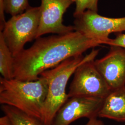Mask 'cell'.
<instances>
[{
  "label": "cell",
  "mask_w": 125,
  "mask_h": 125,
  "mask_svg": "<svg viewBox=\"0 0 125 125\" xmlns=\"http://www.w3.org/2000/svg\"><path fill=\"white\" fill-rule=\"evenodd\" d=\"M100 50L93 48L85 56L67 59L56 67L42 73L47 84V94L42 114L44 125H52L54 118L60 108L69 98L66 92L68 82L76 69L83 63L95 60Z\"/></svg>",
  "instance_id": "2"
},
{
  "label": "cell",
  "mask_w": 125,
  "mask_h": 125,
  "mask_svg": "<svg viewBox=\"0 0 125 125\" xmlns=\"http://www.w3.org/2000/svg\"><path fill=\"white\" fill-rule=\"evenodd\" d=\"M40 7H31L8 20L0 31L14 58L27 42L36 40L40 20Z\"/></svg>",
  "instance_id": "4"
},
{
  "label": "cell",
  "mask_w": 125,
  "mask_h": 125,
  "mask_svg": "<svg viewBox=\"0 0 125 125\" xmlns=\"http://www.w3.org/2000/svg\"><path fill=\"white\" fill-rule=\"evenodd\" d=\"M5 13L12 16L24 13L30 7L28 0H3Z\"/></svg>",
  "instance_id": "13"
},
{
  "label": "cell",
  "mask_w": 125,
  "mask_h": 125,
  "mask_svg": "<svg viewBox=\"0 0 125 125\" xmlns=\"http://www.w3.org/2000/svg\"><path fill=\"white\" fill-rule=\"evenodd\" d=\"M107 45L110 46L115 45L120 46L125 48V33H117L115 38L113 39H110Z\"/></svg>",
  "instance_id": "15"
},
{
  "label": "cell",
  "mask_w": 125,
  "mask_h": 125,
  "mask_svg": "<svg viewBox=\"0 0 125 125\" xmlns=\"http://www.w3.org/2000/svg\"><path fill=\"white\" fill-rule=\"evenodd\" d=\"M94 64L111 90L125 86V48L112 45L105 56Z\"/></svg>",
  "instance_id": "9"
},
{
  "label": "cell",
  "mask_w": 125,
  "mask_h": 125,
  "mask_svg": "<svg viewBox=\"0 0 125 125\" xmlns=\"http://www.w3.org/2000/svg\"><path fill=\"white\" fill-rule=\"evenodd\" d=\"M40 20L36 39L45 34H62L74 31L63 24V15L75 0H41Z\"/></svg>",
  "instance_id": "7"
},
{
  "label": "cell",
  "mask_w": 125,
  "mask_h": 125,
  "mask_svg": "<svg viewBox=\"0 0 125 125\" xmlns=\"http://www.w3.org/2000/svg\"><path fill=\"white\" fill-rule=\"evenodd\" d=\"M104 99L84 96L70 97L60 108L52 125H70L82 118L98 117Z\"/></svg>",
  "instance_id": "8"
},
{
  "label": "cell",
  "mask_w": 125,
  "mask_h": 125,
  "mask_svg": "<svg viewBox=\"0 0 125 125\" xmlns=\"http://www.w3.org/2000/svg\"><path fill=\"white\" fill-rule=\"evenodd\" d=\"M94 61H87L76 69L68 93L69 98L84 96L104 99L111 91Z\"/></svg>",
  "instance_id": "5"
},
{
  "label": "cell",
  "mask_w": 125,
  "mask_h": 125,
  "mask_svg": "<svg viewBox=\"0 0 125 125\" xmlns=\"http://www.w3.org/2000/svg\"><path fill=\"white\" fill-rule=\"evenodd\" d=\"M73 26L75 31L107 45L110 34L125 31V17L109 18L87 10L75 18Z\"/></svg>",
  "instance_id": "6"
},
{
  "label": "cell",
  "mask_w": 125,
  "mask_h": 125,
  "mask_svg": "<svg viewBox=\"0 0 125 125\" xmlns=\"http://www.w3.org/2000/svg\"><path fill=\"white\" fill-rule=\"evenodd\" d=\"M4 115L0 118V125H44L42 121L17 108L1 105Z\"/></svg>",
  "instance_id": "11"
},
{
  "label": "cell",
  "mask_w": 125,
  "mask_h": 125,
  "mask_svg": "<svg viewBox=\"0 0 125 125\" xmlns=\"http://www.w3.org/2000/svg\"><path fill=\"white\" fill-rule=\"evenodd\" d=\"M85 125H105L103 121L98 120L97 118L89 120L88 122Z\"/></svg>",
  "instance_id": "16"
},
{
  "label": "cell",
  "mask_w": 125,
  "mask_h": 125,
  "mask_svg": "<svg viewBox=\"0 0 125 125\" xmlns=\"http://www.w3.org/2000/svg\"><path fill=\"white\" fill-rule=\"evenodd\" d=\"M98 117L125 122V86L111 90L104 99Z\"/></svg>",
  "instance_id": "10"
},
{
  "label": "cell",
  "mask_w": 125,
  "mask_h": 125,
  "mask_svg": "<svg viewBox=\"0 0 125 125\" xmlns=\"http://www.w3.org/2000/svg\"><path fill=\"white\" fill-rule=\"evenodd\" d=\"M98 1L99 0H75L76 8L73 16L76 18L87 10L97 13Z\"/></svg>",
  "instance_id": "14"
},
{
  "label": "cell",
  "mask_w": 125,
  "mask_h": 125,
  "mask_svg": "<svg viewBox=\"0 0 125 125\" xmlns=\"http://www.w3.org/2000/svg\"><path fill=\"white\" fill-rule=\"evenodd\" d=\"M47 84L42 76L34 81L0 78V103L14 107L41 121L47 94Z\"/></svg>",
  "instance_id": "3"
},
{
  "label": "cell",
  "mask_w": 125,
  "mask_h": 125,
  "mask_svg": "<svg viewBox=\"0 0 125 125\" xmlns=\"http://www.w3.org/2000/svg\"><path fill=\"white\" fill-rule=\"evenodd\" d=\"M103 44L101 41L89 38L76 31L41 37L31 47L23 50L14 58L13 78L36 80L43 72Z\"/></svg>",
  "instance_id": "1"
},
{
  "label": "cell",
  "mask_w": 125,
  "mask_h": 125,
  "mask_svg": "<svg viewBox=\"0 0 125 125\" xmlns=\"http://www.w3.org/2000/svg\"><path fill=\"white\" fill-rule=\"evenodd\" d=\"M14 58L0 33V72L6 79L13 78Z\"/></svg>",
  "instance_id": "12"
}]
</instances>
